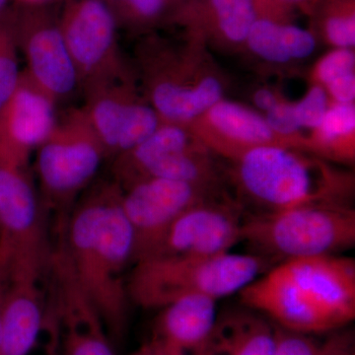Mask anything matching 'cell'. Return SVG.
Wrapping results in <instances>:
<instances>
[{
    "label": "cell",
    "instance_id": "obj_1",
    "mask_svg": "<svg viewBox=\"0 0 355 355\" xmlns=\"http://www.w3.org/2000/svg\"><path fill=\"white\" fill-rule=\"evenodd\" d=\"M64 253L84 295L107 333L120 338L127 324L128 295L123 272L132 263L133 233L116 182L95 186L74 207L64 229Z\"/></svg>",
    "mask_w": 355,
    "mask_h": 355
},
{
    "label": "cell",
    "instance_id": "obj_2",
    "mask_svg": "<svg viewBox=\"0 0 355 355\" xmlns=\"http://www.w3.org/2000/svg\"><path fill=\"white\" fill-rule=\"evenodd\" d=\"M239 293L246 307L286 330H335L355 317V261L340 254L284 261Z\"/></svg>",
    "mask_w": 355,
    "mask_h": 355
},
{
    "label": "cell",
    "instance_id": "obj_3",
    "mask_svg": "<svg viewBox=\"0 0 355 355\" xmlns=\"http://www.w3.org/2000/svg\"><path fill=\"white\" fill-rule=\"evenodd\" d=\"M232 163L236 187L261 212L306 205L352 207V174L307 151L261 146L247 151Z\"/></svg>",
    "mask_w": 355,
    "mask_h": 355
},
{
    "label": "cell",
    "instance_id": "obj_4",
    "mask_svg": "<svg viewBox=\"0 0 355 355\" xmlns=\"http://www.w3.org/2000/svg\"><path fill=\"white\" fill-rule=\"evenodd\" d=\"M202 42L176 44L147 37L137 46V71L146 102L164 123L188 125L224 98L225 85Z\"/></svg>",
    "mask_w": 355,
    "mask_h": 355
},
{
    "label": "cell",
    "instance_id": "obj_5",
    "mask_svg": "<svg viewBox=\"0 0 355 355\" xmlns=\"http://www.w3.org/2000/svg\"><path fill=\"white\" fill-rule=\"evenodd\" d=\"M270 263L254 254L231 252L209 258L154 257L135 263L127 280L130 301L162 308L189 296L218 300L243 291Z\"/></svg>",
    "mask_w": 355,
    "mask_h": 355
},
{
    "label": "cell",
    "instance_id": "obj_6",
    "mask_svg": "<svg viewBox=\"0 0 355 355\" xmlns=\"http://www.w3.org/2000/svg\"><path fill=\"white\" fill-rule=\"evenodd\" d=\"M241 242L270 263L331 256L355 244V211L349 205H306L244 216Z\"/></svg>",
    "mask_w": 355,
    "mask_h": 355
},
{
    "label": "cell",
    "instance_id": "obj_7",
    "mask_svg": "<svg viewBox=\"0 0 355 355\" xmlns=\"http://www.w3.org/2000/svg\"><path fill=\"white\" fill-rule=\"evenodd\" d=\"M105 158L104 147L83 110L67 113L37 149V174L44 205L67 209L94 180Z\"/></svg>",
    "mask_w": 355,
    "mask_h": 355
},
{
    "label": "cell",
    "instance_id": "obj_8",
    "mask_svg": "<svg viewBox=\"0 0 355 355\" xmlns=\"http://www.w3.org/2000/svg\"><path fill=\"white\" fill-rule=\"evenodd\" d=\"M0 249L11 272L42 277L50 266L42 203L28 167L0 166Z\"/></svg>",
    "mask_w": 355,
    "mask_h": 355
},
{
    "label": "cell",
    "instance_id": "obj_9",
    "mask_svg": "<svg viewBox=\"0 0 355 355\" xmlns=\"http://www.w3.org/2000/svg\"><path fill=\"white\" fill-rule=\"evenodd\" d=\"M58 23L79 88L133 72L121 53L118 24L103 0H70Z\"/></svg>",
    "mask_w": 355,
    "mask_h": 355
},
{
    "label": "cell",
    "instance_id": "obj_10",
    "mask_svg": "<svg viewBox=\"0 0 355 355\" xmlns=\"http://www.w3.org/2000/svg\"><path fill=\"white\" fill-rule=\"evenodd\" d=\"M133 72L84 89L81 110L107 157L130 150L155 132L161 123L155 110L141 99Z\"/></svg>",
    "mask_w": 355,
    "mask_h": 355
},
{
    "label": "cell",
    "instance_id": "obj_11",
    "mask_svg": "<svg viewBox=\"0 0 355 355\" xmlns=\"http://www.w3.org/2000/svg\"><path fill=\"white\" fill-rule=\"evenodd\" d=\"M216 191L161 178L139 180L121 189V207L133 233L132 263L157 252L173 222Z\"/></svg>",
    "mask_w": 355,
    "mask_h": 355
},
{
    "label": "cell",
    "instance_id": "obj_12",
    "mask_svg": "<svg viewBox=\"0 0 355 355\" xmlns=\"http://www.w3.org/2000/svg\"><path fill=\"white\" fill-rule=\"evenodd\" d=\"M12 9L25 73L55 102L67 99L79 88L78 78L58 17L46 6L18 4Z\"/></svg>",
    "mask_w": 355,
    "mask_h": 355
},
{
    "label": "cell",
    "instance_id": "obj_13",
    "mask_svg": "<svg viewBox=\"0 0 355 355\" xmlns=\"http://www.w3.org/2000/svg\"><path fill=\"white\" fill-rule=\"evenodd\" d=\"M243 219L241 207L231 200L214 198L198 203L173 222L150 258H209L229 253L241 242Z\"/></svg>",
    "mask_w": 355,
    "mask_h": 355
},
{
    "label": "cell",
    "instance_id": "obj_14",
    "mask_svg": "<svg viewBox=\"0 0 355 355\" xmlns=\"http://www.w3.org/2000/svg\"><path fill=\"white\" fill-rule=\"evenodd\" d=\"M55 105L22 71L17 87L0 109V166L28 167L33 151L57 125Z\"/></svg>",
    "mask_w": 355,
    "mask_h": 355
},
{
    "label": "cell",
    "instance_id": "obj_15",
    "mask_svg": "<svg viewBox=\"0 0 355 355\" xmlns=\"http://www.w3.org/2000/svg\"><path fill=\"white\" fill-rule=\"evenodd\" d=\"M187 127L210 153L231 162L257 147L279 146L299 149L273 132L258 111L224 98Z\"/></svg>",
    "mask_w": 355,
    "mask_h": 355
},
{
    "label": "cell",
    "instance_id": "obj_16",
    "mask_svg": "<svg viewBox=\"0 0 355 355\" xmlns=\"http://www.w3.org/2000/svg\"><path fill=\"white\" fill-rule=\"evenodd\" d=\"M60 355H116L101 318L77 284L67 258L51 261Z\"/></svg>",
    "mask_w": 355,
    "mask_h": 355
},
{
    "label": "cell",
    "instance_id": "obj_17",
    "mask_svg": "<svg viewBox=\"0 0 355 355\" xmlns=\"http://www.w3.org/2000/svg\"><path fill=\"white\" fill-rule=\"evenodd\" d=\"M256 18L254 0H180L168 20L207 46L236 49L245 46Z\"/></svg>",
    "mask_w": 355,
    "mask_h": 355
},
{
    "label": "cell",
    "instance_id": "obj_18",
    "mask_svg": "<svg viewBox=\"0 0 355 355\" xmlns=\"http://www.w3.org/2000/svg\"><path fill=\"white\" fill-rule=\"evenodd\" d=\"M216 318L214 299H179L161 308L150 343L162 355H202Z\"/></svg>",
    "mask_w": 355,
    "mask_h": 355
},
{
    "label": "cell",
    "instance_id": "obj_19",
    "mask_svg": "<svg viewBox=\"0 0 355 355\" xmlns=\"http://www.w3.org/2000/svg\"><path fill=\"white\" fill-rule=\"evenodd\" d=\"M41 279L9 273L2 313L0 355H30L46 326Z\"/></svg>",
    "mask_w": 355,
    "mask_h": 355
},
{
    "label": "cell",
    "instance_id": "obj_20",
    "mask_svg": "<svg viewBox=\"0 0 355 355\" xmlns=\"http://www.w3.org/2000/svg\"><path fill=\"white\" fill-rule=\"evenodd\" d=\"M275 329L260 313L248 308L217 316L202 355H275Z\"/></svg>",
    "mask_w": 355,
    "mask_h": 355
},
{
    "label": "cell",
    "instance_id": "obj_21",
    "mask_svg": "<svg viewBox=\"0 0 355 355\" xmlns=\"http://www.w3.org/2000/svg\"><path fill=\"white\" fill-rule=\"evenodd\" d=\"M245 48L270 64H287L309 58L317 46V36L291 21L257 16Z\"/></svg>",
    "mask_w": 355,
    "mask_h": 355
},
{
    "label": "cell",
    "instance_id": "obj_22",
    "mask_svg": "<svg viewBox=\"0 0 355 355\" xmlns=\"http://www.w3.org/2000/svg\"><path fill=\"white\" fill-rule=\"evenodd\" d=\"M310 153L324 160L352 163L355 155V106L331 102L323 121L308 135Z\"/></svg>",
    "mask_w": 355,
    "mask_h": 355
},
{
    "label": "cell",
    "instance_id": "obj_23",
    "mask_svg": "<svg viewBox=\"0 0 355 355\" xmlns=\"http://www.w3.org/2000/svg\"><path fill=\"white\" fill-rule=\"evenodd\" d=\"M311 14L316 36L333 49H354L355 0H322Z\"/></svg>",
    "mask_w": 355,
    "mask_h": 355
},
{
    "label": "cell",
    "instance_id": "obj_24",
    "mask_svg": "<svg viewBox=\"0 0 355 355\" xmlns=\"http://www.w3.org/2000/svg\"><path fill=\"white\" fill-rule=\"evenodd\" d=\"M113 14L118 27L130 31L149 29L168 20L177 0H103Z\"/></svg>",
    "mask_w": 355,
    "mask_h": 355
},
{
    "label": "cell",
    "instance_id": "obj_25",
    "mask_svg": "<svg viewBox=\"0 0 355 355\" xmlns=\"http://www.w3.org/2000/svg\"><path fill=\"white\" fill-rule=\"evenodd\" d=\"M12 8L0 11V109L13 94L21 73Z\"/></svg>",
    "mask_w": 355,
    "mask_h": 355
},
{
    "label": "cell",
    "instance_id": "obj_26",
    "mask_svg": "<svg viewBox=\"0 0 355 355\" xmlns=\"http://www.w3.org/2000/svg\"><path fill=\"white\" fill-rule=\"evenodd\" d=\"M350 343L345 336H335L320 343L308 334L275 330V355H352Z\"/></svg>",
    "mask_w": 355,
    "mask_h": 355
},
{
    "label": "cell",
    "instance_id": "obj_27",
    "mask_svg": "<svg viewBox=\"0 0 355 355\" xmlns=\"http://www.w3.org/2000/svg\"><path fill=\"white\" fill-rule=\"evenodd\" d=\"M355 73L354 49H333L323 55L312 70V83L328 85L333 81Z\"/></svg>",
    "mask_w": 355,
    "mask_h": 355
},
{
    "label": "cell",
    "instance_id": "obj_28",
    "mask_svg": "<svg viewBox=\"0 0 355 355\" xmlns=\"http://www.w3.org/2000/svg\"><path fill=\"white\" fill-rule=\"evenodd\" d=\"M326 89L313 83L307 92L297 102H294V111L299 125L303 130L313 132L319 127L331 105Z\"/></svg>",
    "mask_w": 355,
    "mask_h": 355
},
{
    "label": "cell",
    "instance_id": "obj_29",
    "mask_svg": "<svg viewBox=\"0 0 355 355\" xmlns=\"http://www.w3.org/2000/svg\"><path fill=\"white\" fill-rule=\"evenodd\" d=\"M257 16L291 21L297 10L311 12L322 0H254Z\"/></svg>",
    "mask_w": 355,
    "mask_h": 355
},
{
    "label": "cell",
    "instance_id": "obj_30",
    "mask_svg": "<svg viewBox=\"0 0 355 355\" xmlns=\"http://www.w3.org/2000/svg\"><path fill=\"white\" fill-rule=\"evenodd\" d=\"M282 99V95L270 88L258 89L253 95L254 107L261 114L270 111Z\"/></svg>",
    "mask_w": 355,
    "mask_h": 355
},
{
    "label": "cell",
    "instance_id": "obj_31",
    "mask_svg": "<svg viewBox=\"0 0 355 355\" xmlns=\"http://www.w3.org/2000/svg\"><path fill=\"white\" fill-rule=\"evenodd\" d=\"M9 286L8 263L3 252L0 251V335H1L2 313H3L4 301L7 288Z\"/></svg>",
    "mask_w": 355,
    "mask_h": 355
},
{
    "label": "cell",
    "instance_id": "obj_32",
    "mask_svg": "<svg viewBox=\"0 0 355 355\" xmlns=\"http://www.w3.org/2000/svg\"><path fill=\"white\" fill-rule=\"evenodd\" d=\"M53 319L49 321L46 318V328H48L49 336L48 343L44 349V355H60V334H58V319L53 315Z\"/></svg>",
    "mask_w": 355,
    "mask_h": 355
},
{
    "label": "cell",
    "instance_id": "obj_33",
    "mask_svg": "<svg viewBox=\"0 0 355 355\" xmlns=\"http://www.w3.org/2000/svg\"><path fill=\"white\" fill-rule=\"evenodd\" d=\"M132 355H162L160 352H158L155 347H153L151 343H148V345H144L142 349H140L139 352H135V354Z\"/></svg>",
    "mask_w": 355,
    "mask_h": 355
},
{
    "label": "cell",
    "instance_id": "obj_34",
    "mask_svg": "<svg viewBox=\"0 0 355 355\" xmlns=\"http://www.w3.org/2000/svg\"><path fill=\"white\" fill-rule=\"evenodd\" d=\"M18 4L23 6H46L53 0H17Z\"/></svg>",
    "mask_w": 355,
    "mask_h": 355
},
{
    "label": "cell",
    "instance_id": "obj_35",
    "mask_svg": "<svg viewBox=\"0 0 355 355\" xmlns=\"http://www.w3.org/2000/svg\"><path fill=\"white\" fill-rule=\"evenodd\" d=\"M7 0H0V11L3 10L6 8Z\"/></svg>",
    "mask_w": 355,
    "mask_h": 355
},
{
    "label": "cell",
    "instance_id": "obj_36",
    "mask_svg": "<svg viewBox=\"0 0 355 355\" xmlns=\"http://www.w3.org/2000/svg\"><path fill=\"white\" fill-rule=\"evenodd\" d=\"M179 1H180V0H179Z\"/></svg>",
    "mask_w": 355,
    "mask_h": 355
}]
</instances>
